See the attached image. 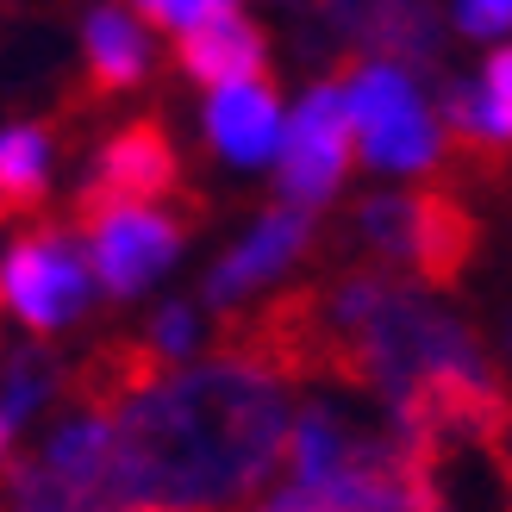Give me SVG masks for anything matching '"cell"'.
Listing matches in <instances>:
<instances>
[{
  "mask_svg": "<svg viewBox=\"0 0 512 512\" xmlns=\"http://www.w3.org/2000/svg\"><path fill=\"white\" fill-rule=\"evenodd\" d=\"M113 425L119 512H232L263 494L288 450V381L219 356L200 369H169Z\"/></svg>",
  "mask_w": 512,
  "mask_h": 512,
  "instance_id": "cell-1",
  "label": "cell"
},
{
  "mask_svg": "<svg viewBox=\"0 0 512 512\" xmlns=\"http://www.w3.org/2000/svg\"><path fill=\"white\" fill-rule=\"evenodd\" d=\"M431 375H494L481 338L456 313L413 294L388 269H356V275H338L319 288L313 381L356 388L394 413Z\"/></svg>",
  "mask_w": 512,
  "mask_h": 512,
  "instance_id": "cell-2",
  "label": "cell"
},
{
  "mask_svg": "<svg viewBox=\"0 0 512 512\" xmlns=\"http://www.w3.org/2000/svg\"><path fill=\"white\" fill-rule=\"evenodd\" d=\"M88 300H94V263L75 250V232L44 225L0 256V306L25 319L38 338L75 325L88 313Z\"/></svg>",
  "mask_w": 512,
  "mask_h": 512,
  "instance_id": "cell-3",
  "label": "cell"
},
{
  "mask_svg": "<svg viewBox=\"0 0 512 512\" xmlns=\"http://www.w3.org/2000/svg\"><path fill=\"white\" fill-rule=\"evenodd\" d=\"M169 194H182V163H175V144L157 119H132L119 125L100 150L94 175L82 182L69 207V225L75 232H94L100 219L113 213H132V207H163Z\"/></svg>",
  "mask_w": 512,
  "mask_h": 512,
  "instance_id": "cell-4",
  "label": "cell"
},
{
  "mask_svg": "<svg viewBox=\"0 0 512 512\" xmlns=\"http://www.w3.org/2000/svg\"><path fill=\"white\" fill-rule=\"evenodd\" d=\"M350 125H363V157L375 169H431L438 163V125H431L413 75L363 63L344 75Z\"/></svg>",
  "mask_w": 512,
  "mask_h": 512,
  "instance_id": "cell-5",
  "label": "cell"
},
{
  "mask_svg": "<svg viewBox=\"0 0 512 512\" xmlns=\"http://www.w3.org/2000/svg\"><path fill=\"white\" fill-rule=\"evenodd\" d=\"M313 7L344 44H356L363 57H381V69L438 75V57H444L438 0H313ZM438 88H444V75H438Z\"/></svg>",
  "mask_w": 512,
  "mask_h": 512,
  "instance_id": "cell-6",
  "label": "cell"
},
{
  "mask_svg": "<svg viewBox=\"0 0 512 512\" xmlns=\"http://www.w3.org/2000/svg\"><path fill=\"white\" fill-rule=\"evenodd\" d=\"M350 169V107H344V82H319L306 88L300 113L281 138V194L288 207L319 213L331 194H338Z\"/></svg>",
  "mask_w": 512,
  "mask_h": 512,
  "instance_id": "cell-7",
  "label": "cell"
},
{
  "mask_svg": "<svg viewBox=\"0 0 512 512\" xmlns=\"http://www.w3.org/2000/svg\"><path fill=\"white\" fill-rule=\"evenodd\" d=\"M94 281L113 300H132L157 281L188 244V219H169L163 207H132L94 225Z\"/></svg>",
  "mask_w": 512,
  "mask_h": 512,
  "instance_id": "cell-8",
  "label": "cell"
},
{
  "mask_svg": "<svg viewBox=\"0 0 512 512\" xmlns=\"http://www.w3.org/2000/svg\"><path fill=\"white\" fill-rule=\"evenodd\" d=\"M481 250V219L456 188L406 194V269L425 288H456Z\"/></svg>",
  "mask_w": 512,
  "mask_h": 512,
  "instance_id": "cell-9",
  "label": "cell"
},
{
  "mask_svg": "<svg viewBox=\"0 0 512 512\" xmlns=\"http://www.w3.org/2000/svg\"><path fill=\"white\" fill-rule=\"evenodd\" d=\"M313 232H319V213H306V207H275V213H263V219H256V232L232 256H219V269L207 275V306L238 313V300H250L269 275L288 269L294 256H306Z\"/></svg>",
  "mask_w": 512,
  "mask_h": 512,
  "instance_id": "cell-10",
  "label": "cell"
},
{
  "mask_svg": "<svg viewBox=\"0 0 512 512\" xmlns=\"http://www.w3.org/2000/svg\"><path fill=\"white\" fill-rule=\"evenodd\" d=\"M207 138L225 163H269L288 125H281V100L269 82H244V88H219L207 100Z\"/></svg>",
  "mask_w": 512,
  "mask_h": 512,
  "instance_id": "cell-11",
  "label": "cell"
},
{
  "mask_svg": "<svg viewBox=\"0 0 512 512\" xmlns=\"http://www.w3.org/2000/svg\"><path fill=\"white\" fill-rule=\"evenodd\" d=\"M175 57L194 82H207L213 94L219 88H244V82H263V32L244 19V13H219L207 25L175 38Z\"/></svg>",
  "mask_w": 512,
  "mask_h": 512,
  "instance_id": "cell-12",
  "label": "cell"
},
{
  "mask_svg": "<svg viewBox=\"0 0 512 512\" xmlns=\"http://www.w3.org/2000/svg\"><path fill=\"white\" fill-rule=\"evenodd\" d=\"M82 50H88V88L94 94H125L150 69V38L125 7H94L82 25Z\"/></svg>",
  "mask_w": 512,
  "mask_h": 512,
  "instance_id": "cell-13",
  "label": "cell"
},
{
  "mask_svg": "<svg viewBox=\"0 0 512 512\" xmlns=\"http://www.w3.org/2000/svg\"><path fill=\"white\" fill-rule=\"evenodd\" d=\"M0 194L13 213H38L50 200V132L44 125H7L0 132Z\"/></svg>",
  "mask_w": 512,
  "mask_h": 512,
  "instance_id": "cell-14",
  "label": "cell"
},
{
  "mask_svg": "<svg viewBox=\"0 0 512 512\" xmlns=\"http://www.w3.org/2000/svg\"><path fill=\"white\" fill-rule=\"evenodd\" d=\"M0 381H7V413L0 419H7V431H19L63 388V369H57V356H44L32 344H0Z\"/></svg>",
  "mask_w": 512,
  "mask_h": 512,
  "instance_id": "cell-15",
  "label": "cell"
},
{
  "mask_svg": "<svg viewBox=\"0 0 512 512\" xmlns=\"http://www.w3.org/2000/svg\"><path fill=\"white\" fill-rule=\"evenodd\" d=\"M481 100H488V132L500 150H512V44L488 57V75H481Z\"/></svg>",
  "mask_w": 512,
  "mask_h": 512,
  "instance_id": "cell-16",
  "label": "cell"
},
{
  "mask_svg": "<svg viewBox=\"0 0 512 512\" xmlns=\"http://www.w3.org/2000/svg\"><path fill=\"white\" fill-rule=\"evenodd\" d=\"M200 338V325H194V306H157V319H150L144 331V344L163 356V363H175V356H188Z\"/></svg>",
  "mask_w": 512,
  "mask_h": 512,
  "instance_id": "cell-17",
  "label": "cell"
},
{
  "mask_svg": "<svg viewBox=\"0 0 512 512\" xmlns=\"http://www.w3.org/2000/svg\"><path fill=\"white\" fill-rule=\"evenodd\" d=\"M150 25H169V32H194L219 13H238V0H138Z\"/></svg>",
  "mask_w": 512,
  "mask_h": 512,
  "instance_id": "cell-18",
  "label": "cell"
},
{
  "mask_svg": "<svg viewBox=\"0 0 512 512\" xmlns=\"http://www.w3.org/2000/svg\"><path fill=\"white\" fill-rule=\"evenodd\" d=\"M512 25V0H456V32L463 38H500Z\"/></svg>",
  "mask_w": 512,
  "mask_h": 512,
  "instance_id": "cell-19",
  "label": "cell"
},
{
  "mask_svg": "<svg viewBox=\"0 0 512 512\" xmlns=\"http://www.w3.org/2000/svg\"><path fill=\"white\" fill-rule=\"evenodd\" d=\"M7 450H13V431H7V419H0V475H7V463H13Z\"/></svg>",
  "mask_w": 512,
  "mask_h": 512,
  "instance_id": "cell-20",
  "label": "cell"
},
{
  "mask_svg": "<svg viewBox=\"0 0 512 512\" xmlns=\"http://www.w3.org/2000/svg\"><path fill=\"white\" fill-rule=\"evenodd\" d=\"M500 344H506V356H512V300H506V313H500Z\"/></svg>",
  "mask_w": 512,
  "mask_h": 512,
  "instance_id": "cell-21",
  "label": "cell"
},
{
  "mask_svg": "<svg viewBox=\"0 0 512 512\" xmlns=\"http://www.w3.org/2000/svg\"><path fill=\"white\" fill-rule=\"evenodd\" d=\"M7 213H13V207H7V194H0V219H7Z\"/></svg>",
  "mask_w": 512,
  "mask_h": 512,
  "instance_id": "cell-22",
  "label": "cell"
},
{
  "mask_svg": "<svg viewBox=\"0 0 512 512\" xmlns=\"http://www.w3.org/2000/svg\"><path fill=\"white\" fill-rule=\"evenodd\" d=\"M132 512H163V506H132Z\"/></svg>",
  "mask_w": 512,
  "mask_h": 512,
  "instance_id": "cell-23",
  "label": "cell"
}]
</instances>
